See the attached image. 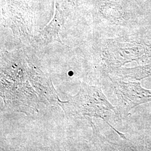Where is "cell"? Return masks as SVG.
I'll return each mask as SVG.
<instances>
[{"label": "cell", "instance_id": "cell-4", "mask_svg": "<svg viewBox=\"0 0 151 151\" xmlns=\"http://www.w3.org/2000/svg\"><path fill=\"white\" fill-rule=\"evenodd\" d=\"M27 71L29 80L34 90L38 93L41 103L50 104L58 103L60 99L54 88L50 77L46 75L39 67L38 59L28 55Z\"/></svg>", "mask_w": 151, "mask_h": 151}, {"label": "cell", "instance_id": "cell-2", "mask_svg": "<svg viewBox=\"0 0 151 151\" xmlns=\"http://www.w3.org/2000/svg\"><path fill=\"white\" fill-rule=\"evenodd\" d=\"M0 94L4 103V113L17 112L30 116L39 112L41 100L29 80L12 81L1 77Z\"/></svg>", "mask_w": 151, "mask_h": 151}, {"label": "cell", "instance_id": "cell-3", "mask_svg": "<svg viewBox=\"0 0 151 151\" xmlns=\"http://www.w3.org/2000/svg\"><path fill=\"white\" fill-rule=\"evenodd\" d=\"M4 25L10 27L15 37L28 40L32 36V14L29 4L6 2L2 9Z\"/></svg>", "mask_w": 151, "mask_h": 151}, {"label": "cell", "instance_id": "cell-1", "mask_svg": "<svg viewBox=\"0 0 151 151\" xmlns=\"http://www.w3.org/2000/svg\"><path fill=\"white\" fill-rule=\"evenodd\" d=\"M60 105L65 113L66 119H91L92 118H101L107 111L114 109L100 88L89 86L82 82L80 91L73 96H69L68 100L60 101Z\"/></svg>", "mask_w": 151, "mask_h": 151}]
</instances>
